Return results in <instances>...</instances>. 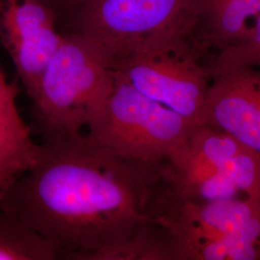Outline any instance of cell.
Segmentation results:
<instances>
[{"label": "cell", "instance_id": "1", "mask_svg": "<svg viewBox=\"0 0 260 260\" xmlns=\"http://www.w3.org/2000/svg\"><path fill=\"white\" fill-rule=\"evenodd\" d=\"M40 148L0 208L39 233L58 259L121 245L149 219L146 205L161 163L121 157L81 132L44 135Z\"/></svg>", "mask_w": 260, "mask_h": 260}, {"label": "cell", "instance_id": "2", "mask_svg": "<svg viewBox=\"0 0 260 260\" xmlns=\"http://www.w3.org/2000/svg\"><path fill=\"white\" fill-rule=\"evenodd\" d=\"M115 78L114 59L100 44L78 32L63 36L32 100L42 136L81 132L111 93Z\"/></svg>", "mask_w": 260, "mask_h": 260}, {"label": "cell", "instance_id": "3", "mask_svg": "<svg viewBox=\"0 0 260 260\" xmlns=\"http://www.w3.org/2000/svg\"><path fill=\"white\" fill-rule=\"evenodd\" d=\"M213 60L184 28L149 40L116 60L114 69L139 92L200 126L205 123Z\"/></svg>", "mask_w": 260, "mask_h": 260}, {"label": "cell", "instance_id": "4", "mask_svg": "<svg viewBox=\"0 0 260 260\" xmlns=\"http://www.w3.org/2000/svg\"><path fill=\"white\" fill-rule=\"evenodd\" d=\"M115 85L93 120L87 137L113 153L157 164L187 142L195 125L135 89L115 71Z\"/></svg>", "mask_w": 260, "mask_h": 260}, {"label": "cell", "instance_id": "5", "mask_svg": "<svg viewBox=\"0 0 260 260\" xmlns=\"http://www.w3.org/2000/svg\"><path fill=\"white\" fill-rule=\"evenodd\" d=\"M149 190L146 215L165 226L174 236L177 260H191L205 242L230 236H244L260 241V194L211 202H190L174 195L161 179Z\"/></svg>", "mask_w": 260, "mask_h": 260}, {"label": "cell", "instance_id": "6", "mask_svg": "<svg viewBox=\"0 0 260 260\" xmlns=\"http://www.w3.org/2000/svg\"><path fill=\"white\" fill-rule=\"evenodd\" d=\"M195 0H84L78 33L100 44L114 62L149 40L189 29Z\"/></svg>", "mask_w": 260, "mask_h": 260}, {"label": "cell", "instance_id": "7", "mask_svg": "<svg viewBox=\"0 0 260 260\" xmlns=\"http://www.w3.org/2000/svg\"><path fill=\"white\" fill-rule=\"evenodd\" d=\"M62 39L46 0H0V42L31 100Z\"/></svg>", "mask_w": 260, "mask_h": 260}, {"label": "cell", "instance_id": "8", "mask_svg": "<svg viewBox=\"0 0 260 260\" xmlns=\"http://www.w3.org/2000/svg\"><path fill=\"white\" fill-rule=\"evenodd\" d=\"M205 125L231 134L260 153V69L234 67L212 76Z\"/></svg>", "mask_w": 260, "mask_h": 260}, {"label": "cell", "instance_id": "9", "mask_svg": "<svg viewBox=\"0 0 260 260\" xmlns=\"http://www.w3.org/2000/svg\"><path fill=\"white\" fill-rule=\"evenodd\" d=\"M259 16L260 0H195L188 31L215 58L240 43Z\"/></svg>", "mask_w": 260, "mask_h": 260}, {"label": "cell", "instance_id": "10", "mask_svg": "<svg viewBox=\"0 0 260 260\" xmlns=\"http://www.w3.org/2000/svg\"><path fill=\"white\" fill-rule=\"evenodd\" d=\"M187 145L210 163L239 192L260 194V153L239 140L208 125L196 126Z\"/></svg>", "mask_w": 260, "mask_h": 260}, {"label": "cell", "instance_id": "11", "mask_svg": "<svg viewBox=\"0 0 260 260\" xmlns=\"http://www.w3.org/2000/svg\"><path fill=\"white\" fill-rule=\"evenodd\" d=\"M18 93L0 66V203L17 178L36 164L41 149L19 114Z\"/></svg>", "mask_w": 260, "mask_h": 260}, {"label": "cell", "instance_id": "12", "mask_svg": "<svg viewBox=\"0 0 260 260\" xmlns=\"http://www.w3.org/2000/svg\"><path fill=\"white\" fill-rule=\"evenodd\" d=\"M177 260L175 238L165 226L147 219L127 241L101 251L85 252L74 260Z\"/></svg>", "mask_w": 260, "mask_h": 260}, {"label": "cell", "instance_id": "13", "mask_svg": "<svg viewBox=\"0 0 260 260\" xmlns=\"http://www.w3.org/2000/svg\"><path fill=\"white\" fill-rule=\"evenodd\" d=\"M57 253L39 233L0 208V260H55Z\"/></svg>", "mask_w": 260, "mask_h": 260}, {"label": "cell", "instance_id": "14", "mask_svg": "<svg viewBox=\"0 0 260 260\" xmlns=\"http://www.w3.org/2000/svg\"><path fill=\"white\" fill-rule=\"evenodd\" d=\"M241 66L260 69V16L240 43L215 56L211 65V75L213 76L223 70Z\"/></svg>", "mask_w": 260, "mask_h": 260}, {"label": "cell", "instance_id": "15", "mask_svg": "<svg viewBox=\"0 0 260 260\" xmlns=\"http://www.w3.org/2000/svg\"><path fill=\"white\" fill-rule=\"evenodd\" d=\"M56 3H61V4H75V5H80L84 0H49Z\"/></svg>", "mask_w": 260, "mask_h": 260}]
</instances>
